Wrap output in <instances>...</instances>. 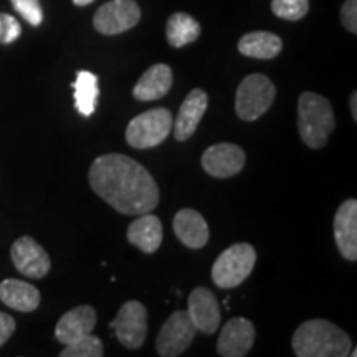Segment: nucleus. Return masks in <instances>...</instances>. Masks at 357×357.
I'll use <instances>...</instances> for the list:
<instances>
[{
    "label": "nucleus",
    "instance_id": "obj_1",
    "mask_svg": "<svg viewBox=\"0 0 357 357\" xmlns=\"http://www.w3.org/2000/svg\"><path fill=\"white\" fill-rule=\"evenodd\" d=\"M89 185L96 195L124 215H141L158 207V182L144 166L124 154H105L89 167Z\"/></svg>",
    "mask_w": 357,
    "mask_h": 357
},
{
    "label": "nucleus",
    "instance_id": "obj_2",
    "mask_svg": "<svg viewBox=\"0 0 357 357\" xmlns=\"http://www.w3.org/2000/svg\"><path fill=\"white\" fill-rule=\"evenodd\" d=\"M291 346L298 357H346L351 354V337L326 319H310L298 326Z\"/></svg>",
    "mask_w": 357,
    "mask_h": 357
},
{
    "label": "nucleus",
    "instance_id": "obj_3",
    "mask_svg": "<svg viewBox=\"0 0 357 357\" xmlns=\"http://www.w3.org/2000/svg\"><path fill=\"white\" fill-rule=\"evenodd\" d=\"M334 129L336 118L328 98L312 91L303 93L298 100V131L303 142L311 149H321Z\"/></svg>",
    "mask_w": 357,
    "mask_h": 357
},
{
    "label": "nucleus",
    "instance_id": "obj_4",
    "mask_svg": "<svg viewBox=\"0 0 357 357\" xmlns=\"http://www.w3.org/2000/svg\"><path fill=\"white\" fill-rule=\"evenodd\" d=\"M257 263V250L250 243H235L223 250L212 266V280L218 288L231 289L248 278Z\"/></svg>",
    "mask_w": 357,
    "mask_h": 357
},
{
    "label": "nucleus",
    "instance_id": "obj_5",
    "mask_svg": "<svg viewBox=\"0 0 357 357\" xmlns=\"http://www.w3.org/2000/svg\"><path fill=\"white\" fill-rule=\"evenodd\" d=\"M276 96V88L265 75H248L242 79L235 96V111L242 121L252 123L261 118L271 108Z\"/></svg>",
    "mask_w": 357,
    "mask_h": 357
},
{
    "label": "nucleus",
    "instance_id": "obj_6",
    "mask_svg": "<svg viewBox=\"0 0 357 357\" xmlns=\"http://www.w3.org/2000/svg\"><path fill=\"white\" fill-rule=\"evenodd\" d=\"M174 116L167 108H154L137 114L126 128V141L134 149H151L162 144L172 131Z\"/></svg>",
    "mask_w": 357,
    "mask_h": 357
},
{
    "label": "nucleus",
    "instance_id": "obj_7",
    "mask_svg": "<svg viewBox=\"0 0 357 357\" xmlns=\"http://www.w3.org/2000/svg\"><path fill=\"white\" fill-rule=\"evenodd\" d=\"M197 328L192 323L189 312L178 310L162 324L155 339V349L160 357H177L189 349Z\"/></svg>",
    "mask_w": 357,
    "mask_h": 357
},
{
    "label": "nucleus",
    "instance_id": "obj_8",
    "mask_svg": "<svg viewBox=\"0 0 357 357\" xmlns=\"http://www.w3.org/2000/svg\"><path fill=\"white\" fill-rule=\"evenodd\" d=\"M116 337L126 349H139L147 337V310L141 301H126L119 307L118 316L111 321Z\"/></svg>",
    "mask_w": 357,
    "mask_h": 357
},
{
    "label": "nucleus",
    "instance_id": "obj_9",
    "mask_svg": "<svg viewBox=\"0 0 357 357\" xmlns=\"http://www.w3.org/2000/svg\"><path fill=\"white\" fill-rule=\"evenodd\" d=\"M141 8L134 0H111L95 13L93 25L101 35H119L139 24Z\"/></svg>",
    "mask_w": 357,
    "mask_h": 357
},
{
    "label": "nucleus",
    "instance_id": "obj_10",
    "mask_svg": "<svg viewBox=\"0 0 357 357\" xmlns=\"http://www.w3.org/2000/svg\"><path fill=\"white\" fill-rule=\"evenodd\" d=\"M247 154L234 142H218L202 154V169L215 178H229L243 171Z\"/></svg>",
    "mask_w": 357,
    "mask_h": 357
},
{
    "label": "nucleus",
    "instance_id": "obj_11",
    "mask_svg": "<svg viewBox=\"0 0 357 357\" xmlns=\"http://www.w3.org/2000/svg\"><path fill=\"white\" fill-rule=\"evenodd\" d=\"M10 255L13 266L22 275L29 276L32 280H40L47 276L52 268L48 253L32 236H20L19 240H15L12 245Z\"/></svg>",
    "mask_w": 357,
    "mask_h": 357
},
{
    "label": "nucleus",
    "instance_id": "obj_12",
    "mask_svg": "<svg viewBox=\"0 0 357 357\" xmlns=\"http://www.w3.org/2000/svg\"><path fill=\"white\" fill-rule=\"evenodd\" d=\"M257 331L250 319L231 318L223 324L217 341V352L222 357H243L255 344Z\"/></svg>",
    "mask_w": 357,
    "mask_h": 357
},
{
    "label": "nucleus",
    "instance_id": "obj_13",
    "mask_svg": "<svg viewBox=\"0 0 357 357\" xmlns=\"http://www.w3.org/2000/svg\"><path fill=\"white\" fill-rule=\"evenodd\" d=\"M334 240L342 258L357 260V200L347 199L334 215Z\"/></svg>",
    "mask_w": 357,
    "mask_h": 357
},
{
    "label": "nucleus",
    "instance_id": "obj_14",
    "mask_svg": "<svg viewBox=\"0 0 357 357\" xmlns=\"http://www.w3.org/2000/svg\"><path fill=\"white\" fill-rule=\"evenodd\" d=\"M207 106L208 95L204 89L195 88L185 96L184 102L178 108L176 121L172 124L174 137L177 141L184 142L194 136V132L197 131V126L202 121L205 111H207Z\"/></svg>",
    "mask_w": 357,
    "mask_h": 357
},
{
    "label": "nucleus",
    "instance_id": "obj_15",
    "mask_svg": "<svg viewBox=\"0 0 357 357\" xmlns=\"http://www.w3.org/2000/svg\"><path fill=\"white\" fill-rule=\"evenodd\" d=\"M189 312L192 323L197 331L204 334H213L220 324V306L218 300L208 288L199 287L192 289L189 294Z\"/></svg>",
    "mask_w": 357,
    "mask_h": 357
},
{
    "label": "nucleus",
    "instance_id": "obj_16",
    "mask_svg": "<svg viewBox=\"0 0 357 357\" xmlns=\"http://www.w3.org/2000/svg\"><path fill=\"white\" fill-rule=\"evenodd\" d=\"M96 321L98 314L93 306L82 305L73 307L71 311L65 312L60 321H58L55 328V337L61 344H71V342L91 334L96 326Z\"/></svg>",
    "mask_w": 357,
    "mask_h": 357
},
{
    "label": "nucleus",
    "instance_id": "obj_17",
    "mask_svg": "<svg viewBox=\"0 0 357 357\" xmlns=\"http://www.w3.org/2000/svg\"><path fill=\"white\" fill-rule=\"evenodd\" d=\"M172 229L178 242L192 250L204 248L208 242V236H211L207 222L194 208H182V211H178L176 217H174Z\"/></svg>",
    "mask_w": 357,
    "mask_h": 357
},
{
    "label": "nucleus",
    "instance_id": "obj_18",
    "mask_svg": "<svg viewBox=\"0 0 357 357\" xmlns=\"http://www.w3.org/2000/svg\"><path fill=\"white\" fill-rule=\"evenodd\" d=\"M128 240L142 253L158 252L162 245V222L158 215H153L151 212L137 215L128 229Z\"/></svg>",
    "mask_w": 357,
    "mask_h": 357
},
{
    "label": "nucleus",
    "instance_id": "obj_19",
    "mask_svg": "<svg viewBox=\"0 0 357 357\" xmlns=\"http://www.w3.org/2000/svg\"><path fill=\"white\" fill-rule=\"evenodd\" d=\"M174 83L172 68L166 63L153 65L146 70L132 89V96L139 101H158L171 91Z\"/></svg>",
    "mask_w": 357,
    "mask_h": 357
},
{
    "label": "nucleus",
    "instance_id": "obj_20",
    "mask_svg": "<svg viewBox=\"0 0 357 357\" xmlns=\"http://www.w3.org/2000/svg\"><path fill=\"white\" fill-rule=\"evenodd\" d=\"M40 291L33 284L20 280H3L0 283V301L15 311L30 312L40 306Z\"/></svg>",
    "mask_w": 357,
    "mask_h": 357
},
{
    "label": "nucleus",
    "instance_id": "obj_21",
    "mask_svg": "<svg viewBox=\"0 0 357 357\" xmlns=\"http://www.w3.org/2000/svg\"><path fill=\"white\" fill-rule=\"evenodd\" d=\"M281 50H283V42L278 35L271 32L245 33L238 42V52L257 60H271L278 56Z\"/></svg>",
    "mask_w": 357,
    "mask_h": 357
},
{
    "label": "nucleus",
    "instance_id": "obj_22",
    "mask_svg": "<svg viewBox=\"0 0 357 357\" xmlns=\"http://www.w3.org/2000/svg\"><path fill=\"white\" fill-rule=\"evenodd\" d=\"M166 37L171 47L182 48L200 37V24L189 13H172L166 25Z\"/></svg>",
    "mask_w": 357,
    "mask_h": 357
},
{
    "label": "nucleus",
    "instance_id": "obj_23",
    "mask_svg": "<svg viewBox=\"0 0 357 357\" xmlns=\"http://www.w3.org/2000/svg\"><path fill=\"white\" fill-rule=\"evenodd\" d=\"M75 106L79 111V114L91 116L96 109L98 98H100V84L98 77L91 71H79L77 82H75Z\"/></svg>",
    "mask_w": 357,
    "mask_h": 357
},
{
    "label": "nucleus",
    "instance_id": "obj_24",
    "mask_svg": "<svg viewBox=\"0 0 357 357\" xmlns=\"http://www.w3.org/2000/svg\"><path fill=\"white\" fill-rule=\"evenodd\" d=\"M61 357H102L105 356V347L100 337L88 334L78 341L66 344L63 351L60 352Z\"/></svg>",
    "mask_w": 357,
    "mask_h": 357
},
{
    "label": "nucleus",
    "instance_id": "obj_25",
    "mask_svg": "<svg viewBox=\"0 0 357 357\" xmlns=\"http://www.w3.org/2000/svg\"><path fill=\"white\" fill-rule=\"evenodd\" d=\"M310 10V0H273L271 12L283 20L296 22L306 17Z\"/></svg>",
    "mask_w": 357,
    "mask_h": 357
},
{
    "label": "nucleus",
    "instance_id": "obj_26",
    "mask_svg": "<svg viewBox=\"0 0 357 357\" xmlns=\"http://www.w3.org/2000/svg\"><path fill=\"white\" fill-rule=\"evenodd\" d=\"M13 8L20 13L30 25L38 26L43 22V10L40 0H10Z\"/></svg>",
    "mask_w": 357,
    "mask_h": 357
},
{
    "label": "nucleus",
    "instance_id": "obj_27",
    "mask_svg": "<svg viewBox=\"0 0 357 357\" xmlns=\"http://www.w3.org/2000/svg\"><path fill=\"white\" fill-rule=\"evenodd\" d=\"M22 26L15 17L8 13H0V43H13L20 37Z\"/></svg>",
    "mask_w": 357,
    "mask_h": 357
},
{
    "label": "nucleus",
    "instance_id": "obj_28",
    "mask_svg": "<svg viewBox=\"0 0 357 357\" xmlns=\"http://www.w3.org/2000/svg\"><path fill=\"white\" fill-rule=\"evenodd\" d=\"M341 22L347 32L357 33V0H346L341 8Z\"/></svg>",
    "mask_w": 357,
    "mask_h": 357
},
{
    "label": "nucleus",
    "instance_id": "obj_29",
    "mask_svg": "<svg viewBox=\"0 0 357 357\" xmlns=\"http://www.w3.org/2000/svg\"><path fill=\"white\" fill-rule=\"evenodd\" d=\"M15 328H17L15 319H13L10 314H7V312L0 311V347L10 339L13 331H15Z\"/></svg>",
    "mask_w": 357,
    "mask_h": 357
},
{
    "label": "nucleus",
    "instance_id": "obj_30",
    "mask_svg": "<svg viewBox=\"0 0 357 357\" xmlns=\"http://www.w3.org/2000/svg\"><path fill=\"white\" fill-rule=\"evenodd\" d=\"M349 108H351L352 119H354V121H357V93L356 91H352V95H351Z\"/></svg>",
    "mask_w": 357,
    "mask_h": 357
},
{
    "label": "nucleus",
    "instance_id": "obj_31",
    "mask_svg": "<svg viewBox=\"0 0 357 357\" xmlns=\"http://www.w3.org/2000/svg\"><path fill=\"white\" fill-rule=\"evenodd\" d=\"M93 2H95V0H73L75 6H78V7H86V6H89V3H93Z\"/></svg>",
    "mask_w": 357,
    "mask_h": 357
}]
</instances>
